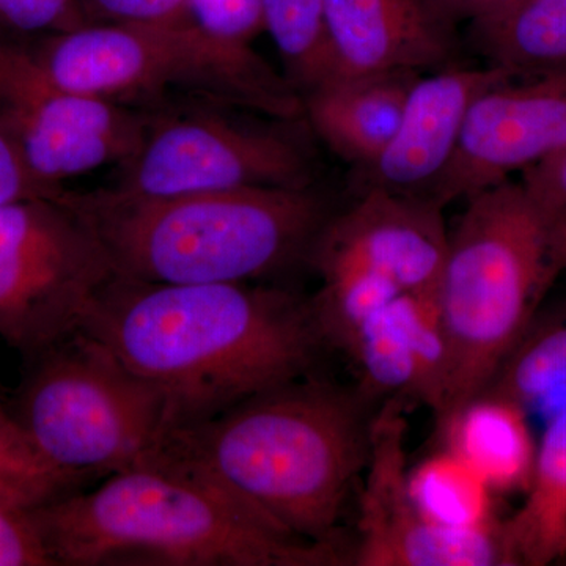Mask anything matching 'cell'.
I'll return each mask as SVG.
<instances>
[{
  "label": "cell",
  "mask_w": 566,
  "mask_h": 566,
  "mask_svg": "<svg viewBox=\"0 0 566 566\" xmlns=\"http://www.w3.org/2000/svg\"><path fill=\"white\" fill-rule=\"evenodd\" d=\"M562 226L509 180L465 199L436 303L449 353L436 423L483 394L531 333L539 305L565 271Z\"/></svg>",
  "instance_id": "obj_5"
},
{
  "label": "cell",
  "mask_w": 566,
  "mask_h": 566,
  "mask_svg": "<svg viewBox=\"0 0 566 566\" xmlns=\"http://www.w3.org/2000/svg\"><path fill=\"white\" fill-rule=\"evenodd\" d=\"M324 18L331 80L458 62L457 24L433 0H324Z\"/></svg>",
  "instance_id": "obj_15"
},
{
  "label": "cell",
  "mask_w": 566,
  "mask_h": 566,
  "mask_svg": "<svg viewBox=\"0 0 566 566\" xmlns=\"http://www.w3.org/2000/svg\"><path fill=\"white\" fill-rule=\"evenodd\" d=\"M509 80H515L509 71L460 62L419 76L385 151L363 169L353 170L357 193L379 189L430 196L455 155L476 96Z\"/></svg>",
  "instance_id": "obj_14"
},
{
  "label": "cell",
  "mask_w": 566,
  "mask_h": 566,
  "mask_svg": "<svg viewBox=\"0 0 566 566\" xmlns=\"http://www.w3.org/2000/svg\"><path fill=\"white\" fill-rule=\"evenodd\" d=\"M193 24L216 39L252 46L264 32L260 0H189Z\"/></svg>",
  "instance_id": "obj_27"
},
{
  "label": "cell",
  "mask_w": 566,
  "mask_h": 566,
  "mask_svg": "<svg viewBox=\"0 0 566 566\" xmlns=\"http://www.w3.org/2000/svg\"><path fill=\"white\" fill-rule=\"evenodd\" d=\"M54 196L59 193H52L36 182L22 161L20 153L7 139L6 134L0 132V205Z\"/></svg>",
  "instance_id": "obj_31"
},
{
  "label": "cell",
  "mask_w": 566,
  "mask_h": 566,
  "mask_svg": "<svg viewBox=\"0 0 566 566\" xmlns=\"http://www.w3.org/2000/svg\"><path fill=\"white\" fill-rule=\"evenodd\" d=\"M442 208L422 196L370 189L331 214L307 263L319 277L368 271L405 293H436L449 251Z\"/></svg>",
  "instance_id": "obj_13"
},
{
  "label": "cell",
  "mask_w": 566,
  "mask_h": 566,
  "mask_svg": "<svg viewBox=\"0 0 566 566\" xmlns=\"http://www.w3.org/2000/svg\"><path fill=\"white\" fill-rule=\"evenodd\" d=\"M0 24L14 32L50 36L93 21L82 0H0Z\"/></svg>",
  "instance_id": "obj_26"
},
{
  "label": "cell",
  "mask_w": 566,
  "mask_h": 566,
  "mask_svg": "<svg viewBox=\"0 0 566 566\" xmlns=\"http://www.w3.org/2000/svg\"><path fill=\"white\" fill-rule=\"evenodd\" d=\"M285 77L300 96L333 77L324 0H260Z\"/></svg>",
  "instance_id": "obj_22"
},
{
  "label": "cell",
  "mask_w": 566,
  "mask_h": 566,
  "mask_svg": "<svg viewBox=\"0 0 566 566\" xmlns=\"http://www.w3.org/2000/svg\"><path fill=\"white\" fill-rule=\"evenodd\" d=\"M9 412L41 455L82 480L142 463L172 430L161 390L81 331L25 359Z\"/></svg>",
  "instance_id": "obj_7"
},
{
  "label": "cell",
  "mask_w": 566,
  "mask_h": 566,
  "mask_svg": "<svg viewBox=\"0 0 566 566\" xmlns=\"http://www.w3.org/2000/svg\"><path fill=\"white\" fill-rule=\"evenodd\" d=\"M565 564H566V560H565Z\"/></svg>",
  "instance_id": "obj_34"
},
{
  "label": "cell",
  "mask_w": 566,
  "mask_h": 566,
  "mask_svg": "<svg viewBox=\"0 0 566 566\" xmlns=\"http://www.w3.org/2000/svg\"><path fill=\"white\" fill-rule=\"evenodd\" d=\"M359 371V389L376 401L444 405L449 353L436 293H401L374 316L345 353Z\"/></svg>",
  "instance_id": "obj_16"
},
{
  "label": "cell",
  "mask_w": 566,
  "mask_h": 566,
  "mask_svg": "<svg viewBox=\"0 0 566 566\" xmlns=\"http://www.w3.org/2000/svg\"><path fill=\"white\" fill-rule=\"evenodd\" d=\"M375 405L359 387L308 375L175 428L155 453L191 465L301 538L345 547L337 524L370 458Z\"/></svg>",
  "instance_id": "obj_3"
},
{
  "label": "cell",
  "mask_w": 566,
  "mask_h": 566,
  "mask_svg": "<svg viewBox=\"0 0 566 566\" xmlns=\"http://www.w3.org/2000/svg\"><path fill=\"white\" fill-rule=\"evenodd\" d=\"M564 147L566 71L501 82L472 103L455 155L428 199L444 210Z\"/></svg>",
  "instance_id": "obj_12"
},
{
  "label": "cell",
  "mask_w": 566,
  "mask_h": 566,
  "mask_svg": "<svg viewBox=\"0 0 566 566\" xmlns=\"http://www.w3.org/2000/svg\"><path fill=\"white\" fill-rule=\"evenodd\" d=\"M33 52L63 87L148 114L214 104L303 120L300 93L259 52L193 24L93 22L46 36Z\"/></svg>",
  "instance_id": "obj_6"
},
{
  "label": "cell",
  "mask_w": 566,
  "mask_h": 566,
  "mask_svg": "<svg viewBox=\"0 0 566 566\" xmlns=\"http://www.w3.org/2000/svg\"><path fill=\"white\" fill-rule=\"evenodd\" d=\"M408 490L419 512L436 526L475 531L497 523L493 490L446 447L408 469Z\"/></svg>",
  "instance_id": "obj_21"
},
{
  "label": "cell",
  "mask_w": 566,
  "mask_h": 566,
  "mask_svg": "<svg viewBox=\"0 0 566 566\" xmlns=\"http://www.w3.org/2000/svg\"><path fill=\"white\" fill-rule=\"evenodd\" d=\"M148 117L63 87L31 48L0 40V132L48 191L61 193L71 178L122 166L139 145Z\"/></svg>",
  "instance_id": "obj_10"
},
{
  "label": "cell",
  "mask_w": 566,
  "mask_h": 566,
  "mask_svg": "<svg viewBox=\"0 0 566 566\" xmlns=\"http://www.w3.org/2000/svg\"><path fill=\"white\" fill-rule=\"evenodd\" d=\"M31 515L54 566L349 565L346 547L292 534L210 476L161 453Z\"/></svg>",
  "instance_id": "obj_2"
},
{
  "label": "cell",
  "mask_w": 566,
  "mask_h": 566,
  "mask_svg": "<svg viewBox=\"0 0 566 566\" xmlns=\"http://www.w3.org/2000/svg\"><path fill=\"white\" fill-rule=\"evenodd\" d=\"M510 566H547L566 560V406L551 417L536 444L526 499L501 521Z\"/></svg>",
  "instance_id": "obj_19"
},
{
  "label": "cell",
  "mask_w": 566,
  "mask_h": 566,
  "mask_svg": "<svg viewBox=\"0 0 566 566\" xmlns=\"http://www.w3.org/2000/svg\"><path fill=\"white\" fill-rule=\"evenodd\" d=\"M436 424L442 447L471 465L493 493L526 491L536 455L526 408L480 394Z\"/></svg>",
  "instance_id": "obj_18"
},
{
  "label": "cell",
  "mask_w": 566,
  "mask_h": 566,
  "mask_svg": "<svg viewBox=\"0 0 566 566\" xmlns=\"http://www.w3.org/2000/svg\"><path fill=\"white\" fill-rule=\"evenodd\" d=\"M80 331L161 390L172 430L314 375L327 348L311 297L255 282L115 275L88 305Z\"/></svg>",
  "instance_id": "obj_1"
},
{
  "label": "cell",
  "mask_w": 566,
  "mask_h": 566,
  "mask_svg": "<svg viewBox=\"0 0 566 566\" xmlns=\"http://www.w3.org/2000/svg\"><path fill=\"white\" fill-rule=\"evenodd\" d=\"M433 2L449 20L458 24V22H471L490 17V14L506 9L517 0H433Z\"/></svg>",
  "instance_id": "obj_32"
},
{
  "label": "cell",
  "mask_w": 566,
  "mask_h": 566,
  "mask_svg": "<svg viewBox=\"0 0 566 566\" xmlns=\"http://www.w3.org/2000/svg\"><path fill=\"white\" fill-rule=\"evenodd\" d=\"M416 71L335 77L301 95L303 118L314 136L363 169L385 151L400 125Z\"/></svg>",
  "instance_id": "obj_17"
},
{
  "label": "cell",
  "mask_w": 566,
  "mask_h": 566,
  "mask_svg": "<svg viewBox=\"0 0 566 566\" xmlns=\"http://www.w3.org/2000/svg\"><path fill=\"white\" fill-rule=\"evenodd\" d=\"M245 112L214 104L151 112L112 189L134 197H175L314 186V155L294 128L300 120L248 118Z\"/></svg>",
  "instance_id": "obj_8"
},
{
  "label": "cell",
  "mask_w": 566,
  "mask_h": 566,
  "mask_svg": "<svg viewBox=\"0 0 566 566\" xmlns=\"http://www.w3.org/2000/svg\"><path fill=\"white\" fill-rule=\"evenodd\" d=\"M469 41L486 65L513 77L566 71V0H517L469 22Z\"/></svg>",
  "instance_id": "obj_20"
},
{
  "label": "cell",
  "mask_w": 566,
  "mask_h": 566,
  "mask_svg": "<svg viewBox=\"0 0 566 566\" xmlns=\"http://www.w3.org/2000/svg\"><path fill=\"white\" fill-rule=\"evenodd\" d=\"M82 3L93 22L128 25L193 24L189 0H82Z\"/></svg>",
  "instance_id": "obj_28"
},
{
  "label": "cell",
  "mask_w": 566,
  "mask_h": 566,
  "mask_svg": "<svg viewBox=\"0 0 566 566\" xmlns=\"http://www.w3.org/2000/svg\"><path fill=\"white\" fill-rule=\"evenodd\" d=\"M81 482L41 455L9 409L0 408V501L33 510L73 493Z\"/></svg>",
  "instance_id": "obj_24"
},
{
  "label": "cell",
  "mask_w": 566,
  "mask_h": 566,
  "mask_svg": "<svg viewBox=\"0 0 566 566\" xmlns=\"http://www.w3.org/2000/svg\"><path fill=\"white\" fill-rule=\"evenodd\" d=\"M115 275L102 241L62 193L0 205V340L24 359L77 333Z\"/></svg>",
  "instance_id": "obj_9"
},
{
  "label": "cell",
  "mask_w": 566,
  "mask_h": 566,
  "mask_svg": "<svg viewBox=\"0 0 566 566\" xmlns=\"http://www.w3.org/2000/svg\"><path fill=\"white\" fill-rule=\"evenodd\" d=\"M102 241L118 277L153 283L256 282L307 262L333 212L311 188L175 197L62 192Z\"/></svg>",
  "instance_id": "obj_4"
},
{
  "label": "cell",
  "mask_w": 566,
  "mask_h": 566,
  "mask_svg": "<svg viewBox=\"0 0 566 566\" xmlns=\"http://www.w3.org/2000/svg\"><path fill=\"white\" fill-rule=\"evenodd\" d=\"M526 191L554 222L566 221V147L520 175Z\"/></svg>",
  "instance_id": "obj_30"
},
{
  "label": "cell",
  "mask_w": 566,
  "mask_h": 566,
  "mask_svg": "<svg viewBox=\"0 0 566 566\" xmlns=\"http://www.w3.org/2000/svg\"><path fill=\"white\" fill-rule=\"evenodd\" d=\"M0 566H54L31 510L0 501Z\"/></svg>",
  "instance_id": "obj_29"
},
{
  "label": "cell",
  "mask_w": 566,
  "mask_h": 566,
  "mask_svg": "<svg viewBox=\"0 0 566 566\" xmlns=\"http://www.w3.org/2000/svg\"><path fill=\"white\" fill-rule=\"evenodd\" d=\"M562 244H564V260H565V271L566 273V221L564 222V226H562ZM566 308V305H565Z\"/></svg>",
  "instance_id": "obj_33"
},
{
  "label": "cell",
  "mask_w": 566,
  "mask_h": 566,
  "mask_svg": "<svg viewBox=\"0 0 566 566\" xmlns=\"http://www.w3.org/2000/svg\"><path fill=\"white\" fill-rule=\"evenodd\" d=\"M401 293L405 292L389 279L368 271L322 277V286L311 303L324 344L348 352L365 324Z\"/></svg>",
  "instance_id": "obj_23"
},
{
  "label": "cell",
  "mask_w": 566,
  "mask_h": 566,
  "mask_svg": "<svg viewBox=\"0 0 566 566\" xmlns=\"http://www.w3.org/2000/svg\"><path fill=\"white\" fill-rule=\"evenodd\" d=\"M558 390H566V323L528 333L483 394L528 409Z\"/></svg>",
  "instance_id": "obj_25"
},
{
  "label": "cell",
  "mask_w": 566,
  "mask_h": 566,
  "mask_svg": "<svg viewBox=\"0 0 566 566\" xmlns=\"http://www.w3.org/2000/svg\"><path fill=\"white\" fill-rule=\"evenodd\" d=\"M405 403L382 401L371 424L354 566H510L501 521L475 531L430 523L408 490Z\"/></svg>",
  "instance_id": "obj_11"
}]
</instances>
